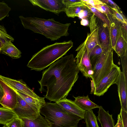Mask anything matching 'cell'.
<instances>
[{
    "label": "cell",
    "instance_id": "5bb4252c",
    "mask_svg": "<svg viewBox=\"0 0 127 127\" xmlns=\"http://www.w3.org/2000/svg\"><path fill=\"white\" fill-rule=\"evenodd\" d=\"M56 102L71 113L84 119L85 111L79 107L74 101L66 98Z\"/></svg>",
    "mask_w": 127,
    "mask_h": 127
},
{
    "label": "cell",
    "instance_id": "9c48e42d",
    "mask_svg": "<svg viewBox=\"0 0 127 127\" xmlns=\"http://www.w3.org/2000/svg\"><path fill=\"white\" fill-rule=\"evenodd\" d=\"M96 20V16L93 14L90 18L89 25L90 32L88 33L85 40L86 46L90 54L95 47L96 46H100L99 37V28Z\"/></svg>",
    "mask_w": 127,
    "mask_h": 127
},
{
    "label": "cell",
    "instance_id": "44dd1931",
    "mask_svg": "<svg viewBox=\"0 0 127 127\" xmlns=\"http://www.w3.org/2000/svg\"><path fill=\"white\" fill-rule=\"evenodd\" d=\"M114 51L120 57L127 55V41L122 36L120 27Z\"/></svg>",
    "mask_w": 127,
    "mask_h": 127
},
{
    "label": "cell",
    "instance_id": "2e32d148",
    "mask_svg": "<svg viewBox=\"0 0 127 127\" xmlns=\"http://www.w3.org/2000/svg\"><path fill=\"white\" fill-rule=\"evenodd\" d=\"M99 109L97 118L101 127H114L115 121L112 115L110 114L108 111H105L101 106Z\"/></svg>",
    "mask_w": 127,
    "mask_h": 127
},
{
    "label": "cell",
    "instance_id": "ffe728a7",
    "mask_svg": "<svg viewBox=\"0 0 127 127\" xmlns=\"http://www.w3.org/2000/svg\"><path fill=\"white\" fill-rule=\"evenodd\" d=\"M73 97L75 99L74 101L75 103L81 109L85 111L99 108V106L90 100L88 95L86 96Z\"/></svg>",
    "mask_w": 127,
    "mask_h": 127
},
{
    "label": "cell",
    "instance_id": "cb8c5ba5",
    "mask_svg": "<svg viewBox=\"0 0 127 127\" xmlns=\"http://www.w3.org/2000/svg\"><path fill=\"white\" fill-rule=\"evenodd\" d=\"M84 117L86 124V127H99L96 117L92 110L86 111Z\"/></svg>",
    "mask_w": 127,
    "mask_h": 127
},
{
    "label": "cell",
    "instance_id": "5b68a950",
    "mask_svg": "<svg viewBox=\"0 0 127 127\" xmlns=\"http://www.w3.org/2000/svg\"><path fill=\"white\" fill-rule=\"evenodd\" d=\"M113 50L112 48L107 51L103 52L92 68L93 73L91 79L95 89L115 65L113 61Z\"/></svg>",
    "mask_w": 127,
    "mask_h": 127
},
{
    "label": "cell",
    "instance_id": "52a82bcc",
    "mask_svg": "<svg viewBox=\"0 0 127 127\" xmlns=\"http://www.w3.org/2000/svg\"><path fill=\"white\" fill-rule=\"evenodd\" d=\"M121 71L120 67L115 64L95 89L94 94L99 96L103 95L112 85L115 83Z\"/></svg>",
    "mask_w": 127,
    "mask_h": 127
},
{
    "label": "cell",
    "instance_id": "7a4b0ae2",
    "mask_svg": "<svg viewBox=\"0 0 127 127\" xmlns=\"http://www.w3.org/2000/svg\"><path fill=\"white\" fill-rule=\"evenodd\" d=\"M24 27L35 33L41 34L51 41H55L63 36L69 35L70 23H61L52 18L48 19L36 17L19 16Z\"/></svg>",
    "mask_w": 127,
    "mask_h": 127
},
{
    "label": "cell",
    "instance_id": "836d02e7",
    "mask_svg": "<svg viewBox=\"0 0 127 127\" xmlns=\"http://www.w3.org/2000/svg\"><path fill=\"white\" fill-rule=\"evenodd\" d=\"M7 127H23V122L18 117L14 119L6 125Z\"/></svg>",
    "mask_w": 127,
    "mask_h": 127
},
{
    "label": "cell",
    "instance_id": "f1b7e54d",
    "mask_svg": "<svg viewBox=\"0 0 127 127\" xmlns=\"http://www.w3.org/2000/svg\"><path fill=\"white\" fill-rule=\"evenodd\" d=\"M11 10V8L7 4L4 2H0V21L9 16V13Z\"/></svg>",
    "mask_w": 127,
    "mask_h": 127
},
{
    "label": "cell",
    "instance_id": "83f0119b",
    "mask_svg": "<svg viewBox=\"0 0 127 127\" xmlns=\"http://www.w3.org/2000/svg\"><path fill=\"white\" fill-rule=\"evenodd\" d=\"M108 6L111 10L112 13V16L113 18L117 20L119 22L127 24V19L120 9L113 8Z\"/></svg>",
    "mask_w": 127,
    "mask_h": 127
},
{
    "label": "cell",
    "instance_id": "d590c367",
    "mask_svg": "<svg viewBox=\"0 0 127 127\" xmlns=\"http://www.w3.org/2000/svg\"><path fill=\"white\" fill-rule=\"evenodd\" d=\"M83 2L87 5H89L93 7L98 5H106L101 0H81Z\"/></svg>",
    "mask_w": 127,
    "mask_h": 127
},
{
    "label": "cell",
    "instance_id": "bcb514c9",
    "mask_svg": "<svg viewBox=\"0 0 127 127\" xmlns=\"http://www.w3.org/2000/svg\"><path fill=\"white\" fill-rule=\"evenodd\" d=\"M2 127H7L6 125H4Z\"/></svg>",
    "mask_w": 127,
    "mask_h": 127
},
{
    "label": "cell",
    "instance_id": "f546056e",
    "mask_svg": "<svg viewBox=\"0 0 127 127\" xmlns=\"http://www.w3.org/2000/svg\"><path fill=\"white\" fill-rule=\"evenodd\" d=\"M0 40L4 42L6 40H8L13 42L14 39L8 34L4 27L0 25Z\"/></svg>",
    "mask_w": 127,
    "mask_h": 127
},
{
    "label": "cell",
    "instance_id": "ab89813d",
    "mask_svg": "<svg viewBox=\"0 0 127 127\" xmlns=\"http://www.w3.org/2000/svg\"><path fill=\"white\" fill-rule=\"evenodd\" d=\"M117 120V122L114 127H123L122 121L120 114L118 115Z\"/></svg>",
    "mask_w": 127,
    "mask_h": 127
},
{
    "label": "cell",
    "instance_id": "ba28073f",
    "mask_svg": "<svg viewBox=\"0 0 127 127\" xmlns=\"http://www.w3.org/2000/svg\"><path fill=\"white\" fill-rule=\"evenodd\" d=\"M16 93L17 103L15 107L12 110V111L20 118H24L32 120L36 119L40 113L33 108L18 94Z\"/></svg>",
    "mask_w": 127,
    "mask_h": 127
},
{
    "label": "cell",
    "instance_id": "6da1fadb",
    "mask_svg": "<svg viewBox=\"0 0 127 127\" xmlns=\"http://www.w3.org/2000/svg\"><path fill=\"white\" fill-rule=\"evenodd\" d=\"M49 66L38 81L39 90L46 92L45 98L56 102L66 98L78 78L79 71L73 54L62 57Z\"/></svg>",
    "mask_w": 127,
    "mask_h": 127
},
{
    "label": "cell",
    "instance_id": "e575fe53",
    "mask_svg": "<svg viewBox=\"0 0 127 127\" xmlns=\"http://www.w3.org/2000/svg\"><path fill=\"white\" fill-rule=\"evenodd\" d=\"M122 67L123 71L126 80L127 82V55L120 57Z\"/></svg>",
    "mask_w": 127,
    "mask_h": 127
},
{
    "label": "cell",
    "instance_id": "4dcf8cb0",
    "mask_svg": "<svg viewBox=\"0 0 127 127\" xmlns=\"http://www.w3.org/2000/svg\"><path fill=\"white\" fill-rule=\"evenodd\" d=\"M93 15V14L90 9L85 5L83 8L79 13L78 17L82 19H88L90 18Z\"/></svg>",
    "mask_w": 127,
    "mask_h": 127
},
{
    "label": "cell",
    "instance_id": "8fae6325",
    "mask_svg": "<svg viewBox=\"0 0 127 127\" xmlns=\"http://www.w3.org/2000/svg\"><path fill=\"white\" fill-rule=\"evenodd\" d=\"M0 84L4 93L0 104L4 107L13 110L16 107L17 94L13 89L0 79Z\"/></svg>",
    "mask_w": 127,
    "mask_h": 127
},
{
    "label": "cell",
    "instance_id": "7c38bea8",
    "mask_svg": "<svg viewBox=\"0 0 127 127\" xmlns=\"http://www.w3.org/2000/svg\"><path fill=\"white\" fill-rule=\"evenodd\" d=\"M0 79L17 91L35 98H39L40 97L29 87L22 80H16L0 75Z\"/></svg>",
    "mask_w": 127,
    "mask_h": 127
},
{
    "label": "cell",
    "instance_id": "d6a6232c",
    "mask_svg": "<svg viewBox=\"0 0 127 127\" xmlns=\"http://www.w3.org/2000/svg\"><path fill=\"white\" fill-rule=\"evenodd\" d=\"M66 7L74 6H83L84 3L81 0H63Z\"/></svg>",
    "mask_w": 127,
    "mask_h": 127
},
{
    "label": "cell",
    "instance_id": "d4e9b609",
    "mask_svg": "<svg viewBox=\"0 0 127 127\" xmlns=\"http://www.w3.org/2000/svg\"><path fill=\"white\" fill-rule=\"evenodd\" d=\"M84 4L85 6L90 9L96 17H98L104 23L107 25L109 32L110 22L109 19L105 16V15L101 13L95 7L85 3H84Z\"/></svg>",
    "mask_w": 127,
    "mask_h": 127
},
{
    "label": "cell",
    "instance_id": "7bdbcfd3",
    "mask_svg": "<svg viewBox=\"0 0 127 127\" xmlns=\"http://www.w3.org/2000/svg\"><path fill=\"white\" fill-rule=\"evenodd\" d=\"M3 92L0 89V101L3 96Z\"/></svg>",
    "mask_w": 127,
    "mask_h": 127
},
{
    "label": "cell",
    "instance_id": "d6986e66",
    "mask_svg": "<svg viewBox=\"0 0 127 127\" xmlns=\"http://www.w3.org/2000/svg\"><path fill=\"white\" fill-rule=\"evenodd\" d=\"M99 37L101 42L100 47L103 52L107 51L112 48L107 25L104 23L99 32Z\"/></svg>",
    "mask_w": 127,
    "mask_h": 127
},
{
    "label": "cell",
    "instance_id": "60d3db41",
    "mask_svg": "<svg viewBox=\"0 0 127 127\" xmlns=\"http://www.w3.org/2000/svg\"><path fill=\"white\" fill-rule=\"evenodd\" d=\"M81 24L84 26H87L89 25V21L87 19H82L80 22Z\"/></svg>",
    "mask_w": 127,
    "mask_h": 127
},
{
    "label": "cell",
    "instance_id": "f35d334b",
    "mask_svg": "<svg viewBox=\"0 0 127 127\" xmlns=\"http://www.w3.org/2000/svg\"><path fill=\"white\" fill-rule=\"evenodd\" d=\"M103 2L110 7L113 8L120 9L119 7L113 1L111 0H101Z\"/></svg>",
    "mask_w": 127,
    "mask_h": 127
},
{
    "label": "cell",
    "instance_id": "ee69618b",
    "mask_svg": "<svg viewBox=\"0 0 127 127\" xmlns=\"http://www.w3.org/2000/svg\"><path fill=\"white\" fill-rule=\"evenodd\" d=\"M3 42V41L1 40H0V50L2 46Z\"/></svg>",
    "mask_w": 127,
    "mask_h": 127
},
{
    "label": "cell",
    "instance_id": "e0dca14e",
    "mask_svg": "<svg viewBox=\"0 0 127 127\" xmlns=\"http://www.w3.org/2000/svg\"><path fill=\"white\" fill-rule=\"evenodd\" d=\"M0 53L6 55L13 59H17L21 57V52L12 43L11 41L5 40L0 50Z\"/></svg>",
    "mask_w": 127,
    "mask_h": 127
},
{
    "label": "cell",
    "instance_id": "8d00e7d4",
    "mask_svg": "<svg viewBox=\"0 0 127 127\" xmlns=\"http://www.w3.org/2000/svg\"><path fill=\"white\" fill-rule=\"evenodd\" d=\"M121 23L119 24V27L122 35L127 41V24Z\"/></svg>",
    "mask_w": 127,
    "mask_h": 127
},
{
    "label": "cell",
    "instance_id": "7402d4cb",
    "mask_svg": "<svg viewBox=\"0 0 127 127\" xmlns=\"http://www.w3.org/2000/svg\"><path fill=\"white\" fill-rule=\"evenodd\" d=\"M18 117L12 110L3 107H0V124L6 125L14 118Z\"/></svg>",
    "mask_w": 127,
    "mask_h": 127
},
{
    "label": "cell",
    "instance_id": "9a60e30c",
    "mask_svg": "<svg viewBox=\"0 0 127 127\" xmlns=\"http://www.w3.org/2000/svg\"><path fill=\"white\" fill-rule=\"evenodd\" d=\"M13 89L31 107L36 111L40 113L41 108L46 103L44 99L45 97H40L39 98H35Z\"/></svg>",
    "mask_w": 127,
    "mask_h": 127
},
{
    "label": "cell",
    "instance_id": "3957f363",
    "mask_svg": "<svg viewBox=\"0 0 127 127\" xmlns=\"http://www.w3.org/2000/svg\"><path fill=\"white\" fill-rule=\"evenodd\" d=\"M73 45V42L71 40L47 45L32 56L27 66L31 70L40 71L62 58Z\"/></svg>",
    "mask_w": 127,
    "mask_h": 127
},
{
    "label": "cell",
    "instance_id": "1f68e13d",
    "mask_svg": "<svg viewBox=\"0 0 127 127\" xmlns=\"http://www.w3.org/2000/svg\"><path fill=\"white\" fill-rule=\"evenodd\" d=\"M95 7L107 16L108 15H112V12L110 8L107 5H98L95 6Z\"/></svg>",
    "mask_w": 127,
    "mask_h": 127
},
{
    "label": "cell",
    "instance_id": "74e56055",
    "mask_svg": "<svg viewBox=\"0 0 127 127\" xmlns=\"http://www.w3.org/2000/svg\"><path fill=\"white\" fill-rule=\"evenodd\" d=\"M120 114L122 120L123 127H127V111L121 109Z\"/></svg>",
    "mask_w": 127,
    "mask_h": 127
},
{
    "label": "cell",
    "instance_id": "f6af8a7d",
    "mask_svg": "<svg viewBox=\"0 0 127 127\" xmlns=\"http://www.w3.org/2000/svg\"><path fill=\"white\" fill-rule=\"evenodd\" d=\"M0 89L3 92L2 88L0 84Z\"/></svg>",
    "mask_w": 127,
    "mask_h": 127
},
{
    "label": "cell",
    "instance_id": "ac0fdd59",
    "mask_svg": "<svg viewBox=\"0 0 127 127\" xmlns=\"http://www.w3.org/2000/svg\"><path fill=\"white\" fill-rule=\"evenodd\" d=\"M21 118L23 122V127H52L51 123L40 114L35 119L32 120Z\"/></svg>",
    "mask_w": 127,
    "mask_h": 127
},
{
    "label": "cell",
    "instance_id": "277c9868",
    "mask_svg": "<svg viewBox=\"0 0 127 127\" xmlns=\"http://www.w3.org/2000/svg\"><path fill=\"white\" fill-rule=\"evenodd\" d=\"M40 112L52 127H77L79 121L83 119L69 113L56 102H46Z\"/></svg>",
    "mask_w": 127,
    "mask_h": 127
},
{
    "label": "cell",
    "instance_id": "b9f144b4",
    "mask_svg": "<svg viewBox=\"0 0 127 127\" xmlns=\"http://www.w3.org/2000/svg\"><path fill=\"white\" fill-rule=\"evenodd\" d=\"M91 90L90 94H92L94 93L95 90V87L94 83L92 80H91Z\"/></svg>",
    "mask_w": 127,
    "mask_h": 127
},
{
    "label": "cell",
    "instance_id": "4316f807",
    "mask_svg": "<svg viewBox=\"0 0 127 127\" xmlns=\"http://www.w3.org/2000/svg\"><path fill=\"white\" fill-rule=\"evenodd\" d=\"M84 6V5L66 7L64 12L68 17L74 18L76 17H78L79 13Z\"/></svg>",
    "mask_w": 127,
    "mask_h": 127
},
{
    "label": "cell",
    "instance_id": "603a6c76",
    "mask_svg": "<svg viewBox=\"0 0 127 127\" xmlns=\"http://www.w3.org/2000/svg\"><path fill=\"white\" fill-rule=\"evenodd\" d=\"M119 28V24L118 23L115 22H110L109 35L111 47L114 50Z\"/></svg>",
    "mask_w": 127,
    "mask_h": 127
},
{
    "label": "cell",
    "instance_id": "30bf717a",
    "mask_svg": "<svg viewBox=\"0 0 127 127\" xmlns=\"http://www.w3.org/2000/svg\"><path fill=\"white\" fill-rule=\"evenodd\" d=\"M34 6H38L47 11L58 15L61 12H64L66 7L63 0H30Z\"/></svg>",
    "mask_w": 127,
    "mask_h": 127
},
{
    "label": "cell",
    "instance_id": "484cf974",
    "mask_svg": "<svg viewBox=\"0 0 127 127\" xmlns=\"http://www.w3.org/2000/svg\"><path fill=\"white\" fill-rule=\"evenodd\" d=\"M103 52L101 48L98 46H95L93 49L90 54V60L92 68Z\"/></svg>",
    "mask_w": 127,
    "mask_h": 127
},
{
    "label": "cell",
    "instance_id": "4fadbf2b",
    "mask_svg": "<svg viewBox=\"0 0 127 127\" xmlns=\"http://www.w3.org/2000/svg\"><path fill=\"white\" fill-rule=\"evenodd\" d=\"M115 84L118 87L121 109L127 111V82L122 71H121Z\"/></svg>",
    "mask_w": 127,
    "mask_h": 127
},
{
    "label": "cell",
    "instance_id": "8992f818",
    "mask_svg": "<svg viewBox=\"0 0 127 127\" xmlns=\"http://www.w3.org/2000/svg\"><path fill=\"white\" fill-rule=\"evenodd\" d=\"M77 51L75 63L83 75L86 78H91L93 72L90 60V54L87 48L85 40L76 50Z\"/></svg>",
    "mask_w": 127,
    "mask_h": 127
}]
</instances>
